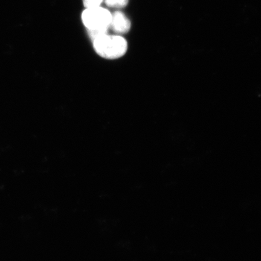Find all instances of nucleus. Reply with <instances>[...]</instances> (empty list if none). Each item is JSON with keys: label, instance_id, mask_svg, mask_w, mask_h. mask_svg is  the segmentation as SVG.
<instances>
[{"label": "nucleus", "instance_id": "1", "mask_svg": "<svg viewBox=\"0 0 261 261\" xmlns=\"http://www.w3.org/2000/svg\"><path fill=\"white\" fill-rule=\"evenodd\" d=\"M94 50L100 57L107 60H116L122 57L128 50V43L120 35L102 36L93 41Z\"/></svg>", "mask_w": 261, "mask_h": 261}, {"label": "nucleus", "instance_id": "2", "mask_svg": "<svg viewBox=\"0 0 261 261\" xmlns=\"http://www.w3.org/2000/svg\"><path fill=\"white\" fill-rule=\"evenodd\" d=\"M112 14L102 7L86 9L82 14V21L87 30L110 28Z\"/></svg>", "mask_w": 261, "mask_h": 261}, {"label": "nucleus", "instance_id": "3", "mask_svg": "<svg viewBox=\"0 0 261 261\" xmlns=\"http://www.w3.org/2000/svg\"><path fill=\"white\" fill-rule=\"evenodd\" d=\"M130 22L127 16L120 11H116L112 14L110 28L117 34H125L130 31Z\"/></svg>", "mask_w": 261, "mask_h": 261}, {"label": "nucleus", "instance_id": "4", "mask_svg": "<svg viewBox=\"0 0 261 261\" xmlns=\"http://www.w3.org/2000/svg\"><path fill=\"white\" fill-rule=\"evenodd\" d=\"M110 28H104L100 29H96V30H87L90 38L94 41L96 39L99 38L102 36L109 34Z\"/></svg>", "mask_w": 261, "mask_h": 261}, {"label": "nucleus", "instance_id": "5", "mask_svg": "<svg viewBox=\"0 0 261 261\" xmlns=\"http://www.w3.org/2000/svg\"><path fill=\"white\" fill-rule=\"evenodd\" d=\"M129 0H106V4L110 8H123L128 5Z\"/></svg>", "mask_w": 261, "mask_h": 261}, {"label": "nucleus", "instance_id": "6", "mask_svg": "<svg viewBox=\"0 0 261 261\" xmlns=\"http://www.w3.org/2000/svg\"><path fill=\"white\" fill-rule=\"evenodd\" d=\"M84 7L86 9H92L100 6L103 0H83Z\"/></svg>", "mask_w": 261, "mask_h": 261}]
</instances>
